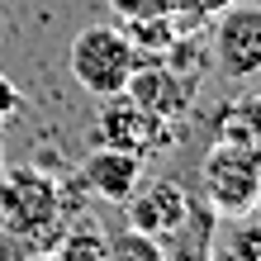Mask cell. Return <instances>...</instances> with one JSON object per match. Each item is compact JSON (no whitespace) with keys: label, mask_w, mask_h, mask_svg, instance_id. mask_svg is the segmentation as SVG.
<instances>
[{"label":"cell","mask_w":261,"mask_h":261,"mask_svg":"<svg viewBox=\"0 0 261 261\" xmlns=\"http://www.w3.org/2000/svg\"><path fill=\"white\" fill-rule=\"evenodd\" d=\"M67 223V199L43 166H0V233L29 247H53Z\"/></svg>","instance_id":"1"},{"label":"cell","mask_w":261,"mask_h":261,"mask_svg":"<svg viewBox=\"0 0 261 261\" xmlns=\"http://www.w3.org/2000/svg\"><path fill=\"white\" fill-rule=\"evenodd\" d=\"M199 199L214 219H252L261 204V143H214L199 162Z\"/></svg>","instance_id":"2"},{"label":"cell","mask_w":261,"mask_h":261,"mask_svg":"<svg viewBox=\"0 0 261 261\" xmlns=\"http://www.w3.org/2000/svg\"><path fill=\"white\" fill-rule=\"evenodd\" d=\"M143 62V53L128 43V34L119 24H90L71 38L67 48V67H71V81L95 100H110V95H124L133 67Z\"/></svg>","instance_id":"3"},{"label":"cell","mask_w":261,"mask_h":261,"mask_svg":"<svg viewBox=\"0 0 261 261\" xmlns=\"http://www.w3.org/2000/svg\"><path fill=\"white\" fill-rule=\"evenodd\" d=\"M214 67L228 81H252L261 76V5H228L214 19Z\"/></svg>","instance_id":"4"},{"label":"cell","mask_w":261,"mask_h":261,"mask_svg":"<svg viewBox=\"0 0 261 261\" xmlns=\"http://www.w3.org/2000/svg\"><path fill=\"white\" fill-rule=\"evenodd\" d=\"M100 143L124 147L133 157H147L157 147H171V124L147 114L128 95H110V100H100Z\"/></svg>","instance_id":"5"},{"label":"cell","mask_w":261,"mask_h":261,"mask_svg":"<svg viewBox=\"0 0 261 261\" xmlns=\"http://www.w3.org/2000/svg\"><path fill=\"white\" fill-rule=\"evenodd\" d=\"M124 95H128L133 105H143L147 114H157V119H166V124H176V119L190 110L195 81H190V76H180L176 67H166L162 57H143V62L133 67V76H128Z\"/></svg>","instance_id":"6"},{"label":"cell","mask_w":261,"mask_h":261,"mask_svg":"<svg viewBox=\"0 0 261 261\" xmlns=\"http://www.w3.org/2000/svg\"><path fill=\"white\" fill-rule=\"evenodd\" d=\"M195 199L186 195V186L171 176H152V180H138L133 195L124 199V214H128V228L138 233H152V238H166L171 228L190 214Z\"/></svg>","instance_id":"7"},{"label":"cell","mask_w":261,"mask_h":261,"mask_svg":"<svg viewBox=\"0 0 261 261\" xmlns=\"http://www.w3.org/2000/svg\"><path fill=\"white\" fill-rule=\"evenodd\" d=\"M76 176H81V186L95 195V199H110V204H124V199L133 195V186L143 180V157H133V152L124 147H90L81 166H76Z\"/></svg>","instance_id":"8"},{"label":"cell","mask_w":261,"mask_h":261,"mask_svg":"<svg viewBox=\"0 0 261 261\" xmlns=\"http://www.w3.org/2000/svg\"><path fill=\"white\" fill-rule=\"evenodd\" d=\"M162 256L166 261H214V214L209 209L199 214L190 204V214L162 238Z\"/></svg>","instance_id":"9"},{"label":"cell","mask_w":261,"mask_h":261,"mask_svg":"<svg viewBox=\"0 0 261 261\" xmlns=\"http://www.w3.org/2000/svg\"><path fill=\"white\" fill-rule=\"evenodd\" d=\"M53 252L62 256V261H105V233L90 219H81V223H62V233H57V242H53Z\"/></svg>","instance_id":"10"},{"label":"cell","mask_w":261,"mask_h":261,"mask_svg":"<svg viewBox=\"0 0 261 261\" xmlns=\"http://www.w3.org/2000/svg\"><path fill=\"white\" fill-rule=\"evenodd\" d=\"M105 261H166V256H162V238L124 228V233H105Z\"/></svg>","instance_id":"11"},{"label":"cell","mask_w":261,"mask_h":261,"mask_svg":"<svg viewBox=\"0 0 261 261\" xmlns=\"http://www.w3.org/2000/svg\"><path fill=\"white\" fill-rule=\"evenodd\" d=\"M228 5H238V0H171V10H166V19H171L176 38L180 34H199V24L219 19Z\"/></svg>","instance_id":"12"},{"label":"cell","mask_w":261,"mask_h":261,"mask_svg":"<svg viewBox=\"0 0 261 261\" xmlns=\"http://www.w3.org/2000/svg\"><path fill=\"white\" fill-rule=\"evenodd\" d=\"M214 256H223V261H261V223H238L223 242H214Z\"/></svg>","instance_id":"13"},{"label":"cell","mask_w":261,"mask_h":261,"mask_svg":"<svg viewBox=\"0 0 261 261\" xmlns=\"http://www.w3.org/2000/svg\"><path fill=\"white\" fill-rule=\"evenodd\" d=\"M110 10L119 19H152V14L171 10V0H110Z\"/></svg>","instance_id":"14"},{"label":"cell","mask_w":261,"mask_h":261,"mask_svg":"<svg viewBox=\"0 0 261 261\" xmlns=\"http://www.w3.org/2000/svg\"><path fill=\"white\" fill-rule=\"evenodd\" d=\"M19 110H24V95H19V86H14L10 76L0 71V124H5V119H14Z\"/></svg>","instance_id":"15"},{"label":"cell","mask_w":261,"mask_h":261,"mask_svg":"<svg viewBox=\"0 0 261 261\" xmlns=\"http://www.w3.org/2000/svg\"><path fill=\"white\" fill-rule=\"evenodd\" d=\"M19 261H62V256H57L53 247H34V252H24Z\"/></svg>","instance_id":"16"},{"label":"cell","mask_w":261,"mask_h":261,"mask_svg":"<svg viewBox=\"0 0 261 261\" xmlns=\"http://www.w3.org/2000/svg\"><path fill=\"white\" fill-rule=\"evenodd\" d=\"M0 166H5V152H0Z\"/></svg>","instance_id":"17"},{"label":"cell","mask_w":261,"mask_h":261,"mask_svg":"<svg viewBox=\"0 0 261 261\" xmlns=\"http://www.w3.org/2000/svg\"><path fill=\"white\" fill-rule=\"evenodd\" d=\"M256 5H261V0H256Z\"/></svg>","instance_id":"18"}]
</instances>
